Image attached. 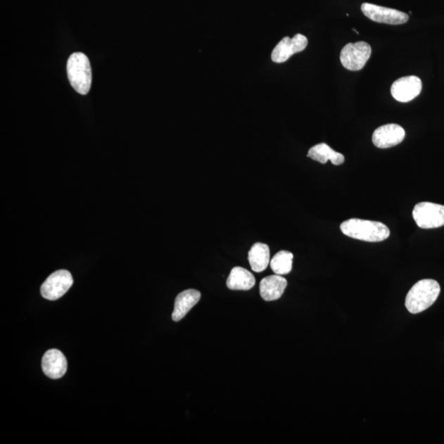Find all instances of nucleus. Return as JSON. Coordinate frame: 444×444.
<instances>
[{"instance_id":"nucleus-11","label":"nucleus","mask_w":444,"mask_h":444,"mask_svg":"<svg viewBox=\"0 0 444 444\" xmlns=\"http://www.w3.org/2000/svg\"><path fill=\"white\" fill-rule=\"evenodd\" d=\"M67 369V360L61 350H49L43 355L42 369L47 377L52 379H61L65 374Z\"/></svg>"},{"instance_id":"nucleus-9","label":"nucleus","mask_w":444,"mask_h":444,"mask_svg":"<svg viewBox=\"0 0 444 444\" xmlns=\"http://www.w3.org/2000/svg\"><path fill=\"white\" fill-rule=\"evenodd\" d=\"M422 82L417 76H407L395 81L391 87V94L395 100L408 102L421 94Z\"/></svg>"},{"instance_id":"nucleus-13","label":"nucleus","mask_w":444,"mask_h":444,"mask_svg":"<svg viewBox=\"0 0 444 444\" xmlns=\"http://www.w3.org/2000/svg\"><path fill=\"white\" fill-rule=\"evenodd\" d=\"M287 286L286 278L281 275H272L263 278L260 282V295L266 301L280 299Z\"/></svg>"},{"instance_id":"nucleus-3","label":"nucleus","mask_w":444,"mask_h":444,"mask_svg":"<svg viewBox=\"0 0 444 444\" xmlns=\"http://www.w3.org/2000/svg\"><path fill=\"white\" fill-rule=\"evenodd\" d=\"M67 72L73 89L81 95L89 94L91 85V68L84 53H75L68 58Z\"/></svg>"},{"instance_id":"nucleus-15","label":"nucleus","mask_w":444,"mask_h":444,"mask_svg":"<svg viewBox=\"0 0 444 444\" xmlns=\"http://www.w3.org/2000/svg\"><path fill=\"white\" fill-rule=\"evenodd\" d=\"M308 157L322 164H326L328 160L335 165H340L345 162L344 156L336 152L328 144H319L311 148L308 153Z\"/></svg>"},{"instance_id":"nucleus-8","label":"nucleus","mask_w":444,"mask_h":444,"mask_svg":"<svg viewBox=\"0 0 444 444\" xmlns=\"http://www.w3.org/2000/svg\"><path fill=\"white\" fill-rule=\"evenodd\" d=\"M308 46V39L301 34L294 37H286L277 44L272 52V61L277 63H284L296 53L303 51Z\"/></svg>"},{"instance_id":"nucleus-1","label":"nucleus","mask_w":444,"mask_h":444,"mask_svg":"<svg viewBox=\"0 0 444 444\" xmlns=\"http://www.w3.org/2000/svg\"><path fill=\"white\" fill-rule=\"evenodd\" d=\"M345 236L366 242H380L386 240L390 231L386 225L379 222L353 218L341 225Z\"/></svg>"},{"instance_id":"nucleus-5","label":"nucleus","mask_w":444,"mask_h":444,"mask_svg":"<svg viewBox=\"0 0 444 444\" xmlns=\"http://www.w3.org/2000/svg\"><path fill=\"white\" fill-rule=\"evenodd\" d=\"M372 46L364 42L349 43L341 51V65L346 70L359 71L362 70L365 63L372 56Z\"/></svg>"},{"instance_id":"nucleus-14","label":"nucleus","mask_w":444,"mask_h":444,"mask_svg":"<svg viewBox=\"0 0 444 444\" xmlns=\"http://www.w3.org/2000/svg\"><path fill=\"white\" fill-rule=\"evenodd\" d=\"M256 280L250 271L241 267H234L227 281L229 289L248 291L255 286Z\"/></svg>"},{"instance_id":"nucleus-10","label":"nucleus","mask_w":444,"mask_h":444,"mask_svg":"<svg viewBox=\"0 0 444 444\" xmlns=\"http://www.w3.org/2000/svg\"><path fill=\"white\" fill-rule=\"evenodd\" d=\"M406 133L402 127L389 124L379 127L373 134V144L379 148H389L402 143Z\"/></svg>"},{"instance_id":"nucleus-17","label":"nucleus","mask_w":444,"mask_h":444,"mask_svg":"<svg viewBox=\"0 0 444 444\" xmlns=\"http://www.w3.org/2000/svg\"><path fill=\"white\" fill-rule=\"evenodd\" d=\"M293 253L282 250L278 252L270 262L273 272L277 275H286L292 270Z\"/></svg>"},{"instance_id":"nucleus-2","label":"nucleus","mask_w":444,"mask_h":444,"mask_svg":"<svg viewBox=\"0 0 444 444\" xmlns=\"http://www.w3.org/2000/svg\"><path fill=\"white\" fill-rule=\"evenodd\" d=\"M440 286L436 281H419L407 293L405 305L410 313H421L433 305L440 294Z\"/></svg>"},{"instance_id":"nucleus-4","label":"nucleus","mask_w":444,"mask_h":444,"mask_svg":"<svg viewBox=\"0 0 444 444\" xmlns=\"http://www.w3.org/2000/svg\"><path fill=\"white\" fill-rule=\"evenodd\" d=\"M417 225L422 229L444 226V206L429 202L419 203L412 212Z\"/></svg>"},{"instance_id":"nucleus-12","label":"nucleus","mask_w":444,"mask_h":444,"mask_svg":"<svg viewBox=\"0 0 444 444\" xmlns=\"http://www.w3.org/2000/svg\"><path fill=\"white\" fill-rule=\"evenodd\" d=\"M200 298L201 293L197 290L189 289L179 293L175 301L172 319L179 322L184 319L193 307L198 303Z\"/></svg>"},{"instance_id":"nucleus-16","label":"nucleus","mask_w":444,"mask_h":444,"mask_svg":"<svg viewBox=\"0 0 444 444\" xmlns=\"http://www.w3.org/2000/svg\"><path fill=\"white\" fill-rule=\"evenodd\" d=\"M248 262L253 271L255 272L265 271L270 262L269 247L266 243H255L248 252Z\"/></svg>"},{"instance_id":"nucleus-6","label":"nucleus","mask_w":444,"mask_h":444,"mask_svg":"<svg viewBox=\"0 0 444 444\" xmlns=\"http://www.w3.org/2000/svg\"><path fill=\"white\" fill-rule=\"evenodd\" d=\"M71 273L67 270H58L49 276L41 288L42 296L49 300L60 299L72 286Z\"/></svg>"},{"instance_id":"nucleus-7","label":"nucleus","mask_w":444,"mask_h":444,"mask_svg":"<svg viewBox=\"0 0 444 444\" xmlns=\"http://www.w3.org/2000/svg\"><path fill=\"white\" fill-rule=\"evenodd\" d=\"M361 11L370 20L379 23L400 25L409 20L407 13L398 11L397 9L378 6L372 4H363L361 6Z\"/></svg>"}]
</instances>
